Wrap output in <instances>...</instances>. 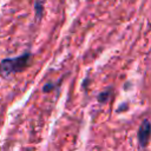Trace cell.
Segmentation results:
<instances>
[{"label": "cell", "instance_id": "6da1fadb", "mask_svg": "<svg viewBox=\"0 0 151 151\" xmlns=\"http://www.w3.org/2000/svg\"><path fill=\"white\" fill-rule=\"evenodd\" d=\"M31 58H32L31 52H26L15 58L2 59L0 61V74L4 78H7L8 76H12L14 73L24 71L29 65Z\"/></svg>", "mask_w": 151, "mask_h": 151}, {"label": "cell", "instance_id": "7a4b0ae2", "mask_svg": "<svg viewBox=\"0 0 151 151\" xmlns=\"http://www.w3.org/2000/svg\"><path fill=\"white\" fill-rule=\"evenodd\" d=\"M150 138V122L147 119H144L138 129V142L140 147H145L149 143Z\"/></svg>", "mask_w": 151, "mask_h": 151}, {"label": "cell", "instance_id": "3957f363", "mask_svg": "<svg viewBox=\"0 0 151 151\" xmlns=\"http://www.w3.org/2000/svg\"><path fill=\"white\" fill-rule=\"evenodd\" d=\"M112 87L110 86V87H107L106 90H104V91H101L99 94H98V97H97V99H98V101L99 103H101V104H104V103H106L109 99H110V97L112 96Z\"/></svg>", "mask_w": 151, "mask_h": 151}, {"label": "cell", "instance_id": "277c9868", "mask_svg": "<svg viewBox=\"0 0 151 151\" xmlns=\"http://www.w3.org/2000/svg\"><path fill=\"white\" fill-rule=\"evenodd\" d=\"M34 9H35V19L40 20L44 13V1L42 0H37L34 4Z\"/></svg>", "mask_w": 151, "mask_h": 151}, {"label": "cell", "instance_id": "5b68a950", "mask_svg": "<svg viewBox=\"0 0 151 151\" xmlns=\"http://www.w3.org/2000/svg\"><path fill=\"white\" fill-rule=\"evenodd\" d=\"M57 83H47V84H45L44 85V87H42V92L44 93H48V92H51V91H53L55 87H57Z\"/></svg>", "mask_w": 151, "mask_h": 151}]
</instances>
